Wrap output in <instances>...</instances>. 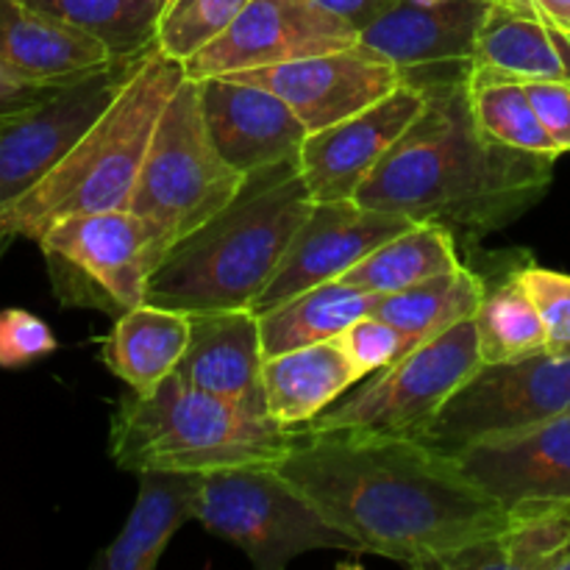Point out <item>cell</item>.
Segmentation results:
<instances>
[{
  "instance_id": "1",
  "label": "cell",
  "mask_w": 570,
  "mask_h": 570,
  "mask_svg": "<svg viewBox=\"0 0 570 570\" xmlns=\"http://www.w3.org/2000/svg\"><path fill=\"white\" fill-rule=\"evenodd\" d=\"M276 471L356 549L412 568L462 570L504 527L507 507L426 440L309 434Z\"/></svg>"
},
{
  "instance_id": "2",
  "label": "cell",
  "mask_w": 570,
  "mask_h": 570,
  "mask_svg": "<svg viewBox=\"0 0 570 570\" xmlns=\"http://www.w3.org/2000/svg\"><path fill=\"white\" fill-rule=\"evenodd\" d=\"M468 72L471 65H445L401 76L423 89L426 109L362 184L356 204L482 237L543 198L557 156L490 142L473 120Z\"/></svg>"
},
{
  "instance_id": "3",
  "label": "cell",
  "mask_w": 570,
  "mask_h": 570,
  "mask_svg": "<svg viewBox=\"0 0 570 570\" xmlns=\"http://www.w3.org/2000/svg\"><path fill=\"white\" fill-rule=\"evenodd\" d=\"M315 198L298 159L256 170L226 209L173 245L148 282V304L178 312L254 306Z\"/></svg>"
},
{
  "instance_id": "4",
  "label": "cell",
  "mask_w": 570,
  "mask_h": 570,
  "mask_svg": "<svg viewBox=\"0 0 570 570\" xmlns=\"http://www.w3.org/2000/svg\"><path fill=\"white\" fill-rule=\"evenodd\" d=\"M184 78L181 61L156 45L137 56L120 92L70 154L37 187L0 209V245L14 237L37 243L45 228L65 217L128 209L156 122Z\"/></svg>"
},
{
  "instance_id": "5",
  "label": "cell",
  "mask_w": 570,
  "mask_h": 570,
  "mask_svg": "<svg viewBox=\"0 0 570 570\" xmlns=\"http://www.w3.org/2000/svg\"><path fill=\"white\" fill-rule=\"evenodd\" d=\"M298 440V429L250 415L173 373L150 395H122L111 417L109 454L122 471L206 476L226 468L278 465Z\"/></svg>"
},
{
  "instance_id": "6",
  "label": "cell",
  "mask_w": 570,
  "mask_h": 570,
  "mask_svg": "<svg viewBox=\"0 0 570 570\" xmlns=\"http://www.w3.org/2000/svg\"><path fill=\"white\" fill-rule=\"evenodd\" d=\"M245 178L217 150L200 106V83L187 76L156 122L128 209L170 250L226 209Z\"/></svg>"
},
{
  "instance_id": "7",
  "label": "cell",
  "mask_w": 570,
  "mask_h": 570,
  "mask_svg": "<svg viewBox=\"0 0 570 570\" xmlns=\"http://www.w3.org/2000/svg\"><path fill=\"white\" fill-rule=\"evenodd\" d=\"M482 365L473 321L449 328L417 345L367 387L332 404L298 429L309 434H337L348 440H426L445 401Z\"/></svg>"
},
{
  "instance_id": "8",
  "label": "cell",
  "mask_w": 570,
  "mask_h": 570,
  "mask_svg": "<svg viewBox=\"0 0 570 570\" xmlns=\"http://www.w3.org/2000/svg\"><path fill=\"white\" fill-rule=\"evenodd\" d=\"M198 521L259 570H284L309 551H360L276 465L206 473Z\"/></svg>"
},
{
  "instance_id": "9",
  "label": "cell",
  "mask_w": 570,
  "mask_h": 570,
  "mask_svg": "<svg viewBox=\"0 0 570 570\" xmlns=\"http://www.w3.org/2000/svg\"><path fill=\"white\" fill-rule=\"evenodd\" d=\"M56 295L120 317L145 304L148 282L167 256L154 228L131 209L65 217L37 237Z\"/></svg>"
},
{
  "instance_id": "10",
  "label": "cell",
  "mask_w": 570,
  "mask_h": 570,
  "mask_svg": "<svg viewBox=\"0 0 570 570\" xmlns=\"http://www.w3.org/2000/svg\"><path fill=\"white\" fill-rule=\"evenodd\" d=\"M570 410V356L549 351L512 362H482L445 401L426 443L445 454L501 434L540 426Z\"/></svg>"
},
{
  "instance_id": "11",
  "label": "cell",
  "mask_w": 570,
  "mask_h": 570,
  "mask_svg": "<svg viewBox=\"0 0 570 570\" xmlns=\"http://www.w3.org/2000/svg\"><path fill=\"white\" fill-rule=\"evenodd\" d=\"M134 59L65 83L39 104L0 115V209L37 187L115 100Z\"/></svg>"
},
{
  "instance_id": "12",
  "label": "cell",
  "mask_w": 570,
  "mask_h": 570,
  "mask_svg": "<svg viewBox=\"0 0 570 570\" xmlns=\"http://www.w3.org/2000/svg\"><path fill=\"white\" fill-rule=\"evenodd\" d=\"M356 42L360 31L315 0H250L228 31L195 53L184 70L200 81L276 67Z\"/></svg>"
},
{
  "instance_id": "13",
  "label": "cell",
  "mask_w": 570,
  "mask_h": 570,
  "mask_svg": "<svg viewBox=\"0 0 570 570\" xmlns=\"http://www.w3.org/2000/svg\"><path fill=\"white\" fill-rule=\"evenodd\" d=\"M412 226L415 220L410 217L367 209L354 198L315 200L309 217L289 243L276 276L262 289L250 309L262 315L317 284L340 282L371 250Z\"/></svg>"
},
{
  "instance_id": "14",
  "label": "cell",
  "mask_w": 570,
  "mask_h": 570,
  "mask_svg": "<svg viewBox=\"0 0 570 570\" xmlns=\"http://www.w3.org/2000/svg\"><path fill=\"white\" fill-rule=\"evenodd\" d=\"M232 76L278 95L309 134L360 115L404 81L393 61L362 42Z\"/></svg>"
},
{
  "instance_id": "15",
  "label": "cell",
  "mask_w": 570,
  "mask_h": 570,
  "mask_svg": "<svg viewBox=\"0 0 570 570\" xmlns=\"http://www.w3.org/2000/svg\"><path fill=\"white\" fill-rule=\"evenodd\" d=\"M426 109V95L401 81L379 104L360 115L309 134L301 145L298 167L315 200H351Z\"/></svg>"
},
{
  "instance_id": "16",
  "label": "cell",
  "mask_w": 570,
  "mask_h": 570,
  "mask_svg": "<svg viewBox=\"0 0 570 570\" xmlns=\"http://www.w3.org/2000/svg\"><path fill=\"white\" fill-rule=\"evenodd\" d=\"M198 83L206 126L234 170L250 176L278 161L298 159L309 131L278 95L234 76L200 78Z\"/></svg>"
},
{
  "instance_id": "17",
  "label": "cell",
  "mask_w": 570,
  "mask_h": 570,
  "mask_svg": "<svg viewBox=\"0 0 570 570\" xmlns=\"http://www.w3.org/2000/svg\"><path fill=\"white\" fill-rule=\"evenodd\" d=\"M454 456L465 476L504 507L570 499V410L523 432L479 440Z\"/></svg>"
},
{
  "instance_id": "18",
  "label": "cell",
  "mask_w": 570,
  "mask_h": 570,
  "mask_svg": "<svg viewBox=\"0 0 570 570\" xmlns=\"http://www.w3.org/2000/svg\"><path fill=\"white\" fill-rule=\"evenodd\" d=\"M262 371L265 348L254 309L243 306L189 315V343L176 367L184 384L267 417Z\"/></svg>"
},
{
  "instance_id": "19",
  "label": "cell",
  "mask_w": 570,
  "mask_h": 570,
  "mask_svg": "<svg viewBox=\"0 0 570 570\" xmlns=\"http://www.w3.org/2000/svg\"><path fill=\"white\" fill-rule=\"evenodd\" d=\"M490 0H399L360 31V42L399 67L401 76L471 65Z\"/></svg>"
},
{
  "instance_id": "20",
  "label": "cell",
  "mask_w": 570,
  "mask_h": 570,
  "mask_svg": "<svg viewBox=\"0 0 570 570\" xmlns=\"http://www.w3.org/2000/svg\"><path fill=\"white\" fill-rule=\"evenodd\" d=\"M106 45L28 0H0V65L28 81L65 87L115 65Z\"/></svg>"
},
{
  "instance_id": "21",
  "label": "cell",
  "mask_w": 570,
  "mask_h": 570,
  "mask_svg": "<svg viewBox=\"0 0 570 570\" xmlns=\"http://www.w3.org/2000/svg\"><path fill=\"white\" fill-rule=\"evenodd\" d=\"M471 65L518 81H570V31L529 0H490Z\"/></svg>"
},
{
  "instance_id": "22",
  "label": "cell",
  "mask_w": 570,
  "mask_h": 570,
  "mask_svg": "<svg viewBox=\"0 0 570 570\" xmlns=\"http://www.w3.org/2000/svg\"><path fill=\"white\" fill-rule=\"evenodd\" d=\"M137 476L131 515L98 560L104 570H154L178 529L198 518L204 473L142 471Z\"/></svg>"
},
{
  "instance_id": "23",
  "label": "cell",
  "mask_w": 570,
  "mask_h": 570,
  "mask_svg": "<svg viewBox=\"0 0 570 570\" xmlns=\"http://www.w3.org/2000/svg\"><path fill=\"white\" fill-rule=\"evenodd\" d=\"M360 379L362 373L337 337L267 356L262 371L267 417L287 429L304 426Z\"/></svg>"
},
{
  "instance_id": "24",
  "label": "cell",
  "mask_w": 570,
  "mask_h": 570,
  "mask_svg": "<svg viewBox=\"0 0 570 570\" xmlns=\"http://www.w3.org/2000/svg\"><path fill=\"white\" fill-rule=\"evenodd\" d=\"M189 343V315L159 304L122 312L104 343V362L137 395H150L176 373Z\"/></svg>"
},
{
  "instance_id": "25",
  "label": "cell",
  "mask_w": 570,
  "mask_h": 570,
  "mask_svg": "<svg viewBox=\"0 0 570 570\" xmlns=\"http://www.w3.org/2000/svg\"><path fill=\"white\" fill-rule=\"evenodd\" d=\"M376 298L379 295L365 293L340 278V282L317 284V287L262 312L259 328L265 360L340 337L351 323L371 315Z\"/></svg>"
},
{
  "instance_id": "26",
  "label": "cell",
  "mask_w": 570,
  "mask_h": 570,
  "mask_svg": "<svg viewBox=\"0 0 570 570\" xmlns=\"http://www.w3.org/2000/svg\"><path fill=\"white\" fill-rule=\"evenodd\" d=\"M482 298L484 278L476 276L471 267L460 265L456 271L429 278L417 287L379 295L373 301L371 315L393 323L412 351L460 323L473 321Z\"/></svg>"
},
{
  "instance_id": "27",
  "label": "cell",
  "mask_w": 570,
  "mask_h": 570,
  "mask_svg": "<svg viewBox=\"0 0 570 570\" xmlns=\"http://www.w3.org/2000/svg\"><path fill=\"white\" fill-rule=\"evenodd\" d=\"M462 265L456 254V237L438 223H415L399 237L387 239L351 267L343 282L371 295H390L417 287L434 276L456 271Z\"/></svg>"
},
{
  "instance_id": "28",
  "label": "cell",
  "mask_w": 570,
  "mask_h": 570,
  "mask_svg": "<svg viewBox=\"0 0 570 570\" xmlns=\"http://www.w3.org/2000/svg\"><path fill=\"white\" fill-rule=\"evenodd\" d=\"M468 95H471L473 120L490 142L529 150V154L560 156V148L540 122L523 81L471 65Z\"/></svg>"
},
{
  "instance_id": "29",
  "label": "cell",
  "mask_w": 570,
  "mask_h": 570,
  "mask_svg": "<svg viewBox=\"0 0 570 570\" xmlns=\"http://www.w3.org/2000/svg\"><path fill=\"white\" fill-rule=\"evenodd\" d=\"M33 9L78 28L115 59H137L156 45L165 0H28Z\"/></svg>"
},
{
  "instance_id": "30",
  "label": "cell",
  "mask_w": 570,
  "mask_h": 570,
  "mask_svg": "<svg viewBox=\"0 0 570 570\" xmlns=\"http://www.w3.org/2000/svg\"><path fill=\"white\" fill-rule=\"evenodd\" d=\"M518 271L521 267L501 278L495 287H488L484 282V298L473 317L482 362H512L546 351L543 321Z\"/></svg>"
},
{
  "instance_id": "31",
  "label": "cell",
  "mask_w": 570,
  "mask_h": 570,
  "mask_svg": "<svg viewBox=\"0 0 570 570\" xmlns=\"http://www.w3.org/2000/svg\"><path fill=\"white\" fill-rule=\"evenodd\" d=\"M499 549L504 570H570V499L507 507Z\"/></svg>"
},
{
  "instance_id": "32",
  "label": "cell",
  "mask_w": 570,
  "mask_h": 570,
  "mask_svg": "<svg viewBox=\"0 0 570 570\" xmlns=\"http://www.w3.org/2000/svg\"><path fill=\"white\" fill-rule=\"evenodd\" d=\"M248 3L250 0H165L156 26V48L187 65L226 33Z\"/></svg>"
},
{
  "instance_id": "33",
  "label": "cell",
  "mask_w": 570,
  "mask_h": 570,
  "mask_svg": "<svg viewBox=\"0 0 570 570\" xmlns=\"http://www.w3.org/2000/svg\"><path fill=\"white\" fill-rule=\"evenodd\" d=\"M521 282L532 295L546 328V351L554 356H570V276L523 262Z\"/></svg>"
},
{
  "instance_id": "34",
  "label": "cell",
  "mask_w": 570,
  "mask_h": 570,
  "mask_svg": "<svg viewBox=\"0 0 570 570\" xmlns=\"http://www.w3.org/2000/svg\"><path fill=\"white\" fill-rule=\"evenodd\" d=\"M337 340L356 365V371L362 373V379L373 371H384V367L399 362L404 354H410L404 334L393 323L382 321L376 315H365L356 323H351Z\"/></svg>"
},
{
  "instance_id": "35",
  "label": "cell",
  "mask_w": 570,
  "mask_h": 570,
  "mask_svg": "<svg viewBox=\"0 0 570 570\" xmlns=\"http://www.w3.org/2000/svg\"><path fill=\"white\" fill-rule=\"evenodd\" d=\"M56 337L42 317L26 309L0 312V367H22L53 354Z\"/></svg>"
},
{
  "instance_id": "36",
  "label": "cell",
  "mask_w": 570,
  "mask_h": 570,
  "mask_svg": "<svg viewBox=\"0 0 570 570\" xmlns=\"http://www.w3.org/2000/svg\"><path fill=\"white\" fill-rule=\"evenodd\" d=\"M540 122L560 154H570V81H523Z\"/></svg>"
},
{
  "instance_id": "37",
  "label": "cell",
  "mask_w": 570,
  "mask_h": 570,
  "mask_svg": "<svg viewBox=\"0 0 570 570\" xmlns=\"http://www.w3.org/2000/svg\"><path fill=\"white\" fill-rule=\"evenodd\" d=\"M59 87H48V83L28 81V78L17 76L9 67L0 65V115H9V111L26 109V106L39 104L48 95H53Z\"/></svg>"
},
{
  "instance_id": "38",
  "label": "cell",
  "mask_w": 570,
  "mask_h": 570,
  "mask_svg": "<svg viewBox=\"0 0 570 570\" xmlns=\"http://www.w3.org/2000/svg\"><path fill=\"white\" fill-rule=\"evenodd\" d=\"M323 9L334 11L337 17H343L345 22L356 28V31H365L371 22H376L384 11L390 9L399 0H315Z\"/></svg>"
},
{
  "instance_id": "39",
  "label": "cell",
  "mask_w": 570,
  "mask_h": 570,
  "mask_svg": "<svg viewBox=\"0 0 570 570\" xmlns=\"http://www.w3.org/2000/svg\"><path fill=\"white\" fill-rule=\"evenodd\" d=\"M529 3H532L546 20L570 31V0H529Z\"/></svg>"
}]
</instances>
